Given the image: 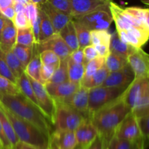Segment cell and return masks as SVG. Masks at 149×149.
<instances>
[{"mask_svg":"<svg viewBox=\"0 0 149 149\" xmlns=\"http://www.w3.org/2000/svg\"><path fill=\"white\" fill-rule=\"evenodd\" d=\"M130 112V110L124 101L122 95L89 116L98 135L103 138L106 148L115 136L121 122Z\"/></svg>","mask_w":149,"mask_h":149,"instance_id":"1","label":"cell"},{"mask_svg":"<svg viewBox=\"0 0 149 149\" xmlns=\"http://www.w3.org/2000/svg\"><path fill=\"white\" fill-rule=\"evenodd\" d=\"M0 104L17 117L36 126L49 137L53 132V125L42 111L21 93L0 95Z\"/></svg>","mask_w":149,"mask_h":149,"instance_id":"2","label":"cell"},{"mask_svg":"<svg viewBox=\"0 0 149 149\" xmlns=\"http://www.w3.org/2000/svg\"><path fill=\"white\" fill-rule=\"evenodd\" d=\"M123 100L136 117L149 113L148 79L135 78L122 94Z\"/></svg>","mask_w":149,"mask_h":149,"instance_id":"3","label":"cell"},{"mask_svg":"<svg viewBox=\"0 0 149 149\" xmlns=\"http://www.w3.org/2000/svg\"><path fill=\"white\" fill-rule=\"evenodd\" d=\"M7 117L11 122L19 141L44 149H48L49 137L30 122L17 117L1 104Z\"/></svg>","mask_w":149,"mask_h":149,"instance_id":"4","label":"cell"},{"mask_svg":"<svg viewBox=\"0 0 149 149\" xmlns=\"http://www.w3.org/2000/svg\"><path fill=\"white\" fill-rule=\"evenodd\" d=\"M86 118L87 117L68 103L55 101L53 124L55 130L75 131Z\"/></svg>","mask_w":149,"mask_h":149,"instance_id":"5","label":"cell"},{"mask_svg":"<svg viewBox=\"0 0 149 149\" xmlns=\"http://www.w3.org/2000/svg\"><path fill=\"white\" fill-rule=\"evenodd\" d=\"M126 88L97 86L89 89V116L120 97Z\"/></svg>","mask_w":149,"mask_h":149,"instance_id":"6","label":"cell"},{"mask_svg":"<svg viewBox=\"0 0 149 149\" xmlns=\"http://www.w3.org/2000/svg\"><path fill=\"white\" fill-rule=\"evenodd\" d=\"M72 20L79 23L90 31L108 30L112 22H113L109 7L75 16L73 17Z\"/></svg>","mask_w":149,"mask_h":149,"instance_id":"7","label":"cell"},{"mask_svg":"<svg viewBox=\"0 0 149 149\" xmlns=\"http://www.w3.org/2000/svg\"><path fill=\"white\" fill-rule=\"evenodd\" d=\"M28 77L34 91L39 108L53 125L55 113V101L49 95L43 84L31 78L29 76Z\"/></svg>","mask_w":149,"mask_h":149,"instance_id":"8","label":"cell"},{"mask_svg":"<svg viewBox=\"0 0 149 149\" xmlns=\"http://www.w3.org/2000/svg\"><path fill=\"white\" fill-rule=\"evenodd\" d=\"M127 62L132 68L135 78L148 79L149 56L141 48L135 47L127 56Z\"/></svg>","mask_w":149,"mask_h":149,"instance_id":"9","label":"cell"},{"mask_svg":"<svg viewBox=\"0 0 149 149\" xmlns=\"http://www.w3.org/2000/svg\"><path fill=\"white\" fill-rule=\"evenodd\" d=\"M114 137L118 139L130 141L143 140L138 127L137 118L134 113L130 111L125 116L123 121L121 122L118 129L116 130Z\"/></svg>","mask_w":149,"mask_h":149,"instance_id":"10","label":"cell"},{"mask_svg":"<svg viewBox=\"0 0 149 149\" xmlns=\"http://www.w3.org/2000/svg\"><path fill=\"white\" fill-rule=\"evenodd\" d=\"M36 47L39 52L43 50L52 51L58 55L61 61L68 58L71 52L63 39L56 33L44 41L36 43Z\"/></svg>","mask_w":149,"mask_h":149,"instance_id":"11","label":"cell"},{"mask_svg":"<svg viewBox=\"0 0 149 149\" xmlns=\"http://www.w3.org/2000/svg\"><path fill=\"white\" fill-rule=\"evenodd\" d=\"M135 79V74L129 64L119 71L110 72L102 84L106 87L127 88Z\"/></svg>","mask_w":149,"mask_h":149,"instance_id":"12","label":"cell"},{"mask_svg":"<svg viewBox=\"0 0 149 149\" xmlns=\"http://www.w3.org/2000/svg\"><path fill=\"white\" fill-rule=\"evenodd\" d=\"M80 85L66 81L61 83L47 82L45 84V87L55 101L63 102L72 95Z\"/></svg>","mask_w":149,"mask_h":149,"instance_id":"13","label":"cell"},{"mask_svg":"<svg viewBox=\"0 0 149 149\" xmlns=\"http://www.w3.org/2000/svg\"><path fill=\"white\" fill-rule=\"evenodd\" d=\"M38 6L49 19L56 33H58L73 18L71 15L65 14L52 7L47 1L38 4Z\"/></svg>","mask_w":149,"mask_h":149,"instance_id":"14","label":"cell"},{"mask_svg":"<svg viewBox=\"0 0 149 149\" xmlns=\"http://www.w3.org/2000/svg\"><path fill=\"white\" fill-rule=\"evenodd\" d=\"M72 16L81 15L100 8L109 7L112 0H69Z\"/></svg>","mask_w":149,"mask_h":149,"instance_id":"15","label":"cell"},{"mask_svg":"<svg viewBox=\"0 0 149 149\" xmlns=\"http://www.w3.org/2000/svg\"><path fill=\"white\" fill-rule=\"evenodd\" d=\"M63 102L69 104L80 113L84 114L86 117H89V89L87 87L81 84L72 95Z\"/></svg>","mask_w":149,"mask_h":149,"instance_id":"16","label":"cell"},{"mask_svg":"<svg viewBox=\"0 0 149 149\" xmlns=\"http://www.w3.org/2000/svg\"><path fill=\"white\" fill-rule=\"evenodd\" d=\"M77 143L88 146L96 138L98 132L95 127L92 123L90 118L87 117L74 131Z\"/></svg>","mask_w":149,"mask_h":149,"instance_id":"17","label":"cell"},{"mask_svg":"<svg viewBox=\"0 0 149 149\" xmlns=\"http://www.w3.org/2000/svg\"><path fill=\"white\" fill-rule=\"evenodd\" d=\"M0 58L5 61L17 79L25 72V68L17 59L10 47L0 43Z\"/></svg>","mask_w":149,"mask_h":149,"instance_id":"18","label":"cell"},{"mask_svg":"<svg viewBox=\"0 0 149 149\" xmlns=\"http://www.w3.org/2000/svg\"><path fill=\"white\" fill-rule=\"evenodd\" d=\"M50 136L55 140L60 149H73L77 144L74 131L55 130Z\"/></svg>","mask_w":149,"mask_h":149,"instance_id":"19","label":"cell"},{"mask_svg":"<svg viewBox=\"0 0 149 149\" xmlns=\"http://www.w3.org/2000/svg\"><path fill=\"white\" fill-rule=\"evenodd\" d=\"M42 61L39 56V52L36 47V44H33L32 46V55L30 61L25 68V72L29 77L33 79L36 81H39L42 84L40 77L41 68H42Z\"/></svg>","mask_w":149,"mask_h":149,"instance_id":"20","label":"cell"},{"mask_svg":"<svg viewBox=\"0 0 149 149\" xmlns=\"http://www.w3.org/2000/svg\"><path fill=\"white\" fill-rule=\"evenodd\" d=\"M135 48V47L131 46V45H127V44L122 42L116 31L111 33L110 44H109L110 52H114V53L121 55L124 58H127L128 55L131 53V52Z\"/></svg>","mask_w":149,"mask_h":149,"instance_id":"21","label":"cell"},{"mask_svg":"<svg viewBox=\"0 0 149 149\" xmlns=\"http://www.w3.org/2000/svg\"><path fill=\"white\" fill-rule=\"evenodd\" d=\"M58 33L68 45L71 52L79 47L75 27L72 20H70Z\"/></svg>","mask_w":149,"mask_h":149,"instance_id":"22","label":"cell"},{"mask_svg":"<svg viewBox=\"0 0 149 149\" xmlns=\"http://www.w3.org/2000/svg\"><path fill=\"white\" fill-rule=\"evenodd\" d=\"M16 84H17L19 90H20V93L22 95H23L26 98L29 99L35 106L39 108V103H38L37 99H36V95H35L33 87H32L31 84L30 82V80H29V77H28L26 72L23 73L22 75L17 79V83H16Z\"/></svg>","mask_w":149,"mask_h":149,"instance_id":"23","label":"cell"},{"mask_svg":"<svg viewBox=\"0 0 149 149\" xmlns=\"http://www.w3.org/2000/svg\"><path fill=\"white\" fill-rule=\"evenodd\" d=\"M67 71L68 81L77 84H81L84 77L85 66L84 64L77 63L69 57L67 60Z\"/></svg>","mask_w":149,"mask_h":149,"instance_id":"24","label":"cell"},{"mask_svg":"<svg viewBox=\"0 0 149 149\" xmlns=\"http://www.w3.org/2000/svg\"><path fill=\"white\" fill-rule=\"evenodd\" d=\"M16 36H17V29L15 26L13 22L5 18L4 27L1 31L0 43L1 45L13 47L16 42Z\"/></svg>","mask_w":149,"mask_h":149,"instance_id":"25","label":"cell"},{"mask_svg":"<svg viewBox=\"0 0 149 149\" xmlns=\"http://www.w3.org/2000/svg\"><path fill=\"white\" fill-rule=\"evenodd\" d=\"M109 73L110 72L104 64L100 69L97 70L91 77L87 79H83L81 84L88 89L102 85Z\"/></svg>","mask_w":149,"mask_h":149,"instance_id":"26","label":"cell"},{"mask_svg":"<svg viewBox=\"0 0 149 149\" xmlns=\"http://www.w3.org/2000/svg\"><path fill=\"white\" fill-rule=\"evenodd\" d=\"M0 120H1V127H2L4 135H5L6 138L10 143L11 147L13 148L15 146L16 144L19 142V140L17 138V135H16L15 132L11 122H10L8 118L7 117L6 114L4 113L1 106H0Z\"/></svg>","mask_w":149,"mask_h":149,"instance_id":"27","label":"cell"},{"mask_svg":"<svg viewBox=\"0 0 149 149\" xmlns=\"http://www.w3.org/2000/svg\"><path fill=\"white\" fill-rule=\"evenodd\" d=\"M128 64L127 59L114 52H109L105 58V65L109 72L119 71Z\"/></svg>","mask_w":149,"mask_h":149,"instance_id":"28","label":"cell"},{"mask_svg":"<svg viewBox=\"0 0 149 149\" xmlns=\"http://www.w3.org/2000/svg\"><path fill=\"white\" fill-rule=\"evenodd\" d=\"M39 7V6H38ZM39 14H40V31H39V42L50 37L55 33L52 23L47 16V15L42 11L39 7Z\"/></svg>","mask_w":149,"mask_h":149,"instance_id":"29","label":"cell"},{"mask_svg":"<svg viewBox=\"0 0 149 149\" xmlns=\"http://www.w3.org/2000/svg\"><path fill=\"white\" fill-rule=\"evenodd\" d=\"M13 52L17 59L20 61L22 65L26 68V65L30 61L32 55V47L24 46V45H19L15 43L12 47Z\"/></svg>","mask_w":149,"mask_h":149,"instance_id":"30","label":"cell"},{"mask_svg":"<svg viewBox=\"0 0 149 149\" xmlns=\"http://www.w3.org/2000/svg\"><path fill=\"white\" fill-rule=\"evenodd\" d=\"M73 20L74 27H75L76 33L78 39L79 46L80 48H84L88 45H91L90 42V31L80 24L76 20Z\"/></svg>","mask_w":149,"mask_h":149,"instance_id":"31","label":"cell"},{"mask_svg":"<svg viewBox=\"0 0 149 149\" xmlns=\"http://www.w3.org/2000/svg\"><path fill=\"white\" fill-rule=\"evenodd\" d=\"M113 149H144L145 141L143 140L137 141H126V140L118 139L113 137L111 141Z\"/></svg>","mask_w":149,"mask_h":149,"instance_id":"32","label":"cell"},{"mask_svg":"<svg viewBox=\"0 0 149 149\" xmlns=\"http://www.w3.org/2000/svg\"><path fill=\"white\" fill-rule=\"evenodd\" d=\"M127 13H129L132 17L138 20L144 27L149 29V10L148 8H141L138 7H130L125 8Z\"/></svg>","mask_w":149,"mask_h":149,"instance_id":"33","label":"cell"},{"mask_svg":"<svg viewBox=\"0 0 149 149\" xmlns=\"http://www.w3.org/2000/svg\"><path fill=\"white\" fill-rule=\"evenodd\" d=\"M15 43L24 45V46H33V44H35V40L31 27L17 29Z\"/></svg>","mask_w":149,"mask_h":149,"instance_id":"34","label":"cell"},{"mask_svg":"<svg viewBox=\"0 0 149 149\" xmlns=\"http://www.w3.org/2000/svg\"><path fill=\"white\" fill-rule=\"evenodd\" d=\"M67 60H68V58L61 61L59 65L55 68L52 77L48 82L61 83L68 81V71H67Z\"/></svg>","mask_w":149,"mask_h":149,"instance_id":"35","label":"cell"},{"mask_svg":"<svg viewBox=\"0 0 149 149\" xmlns=\"http://www.w3.org/2000/svg\"><path fill=\"white\" fill-rule=\"evenodd\" d=\"M111 36L108 30H93L90 31V42L93 46L98 45H109L110 44Z\"/></svg>","mask_w":149,"mask_h":149,"instance_id":"36","label":"cell"},{"mask_svg":"<svg viewBox=\"0 0 149 149\" xmlns=\"http://www.w3.org/2000/svg\"><path fill=\"white\" fill-rule=\"evenodd\" d=\"M20 93L17 84L12 82L8 79L0 76V95H17Z\"/></svg>","mask_w":149,"mask_h":149,"instance_id":"37","label":"cell"},{"mask_svg":"<svg viewBox=\"0 0 149 149\" xmlns=\"http://www.w3.org/2000/svg\"><path fill=\"white\" fill-rule=\"evenodd\" d=\"M105 64V58L98 56L85 64L84 79L89 78Z\"/></svg>","mask_w":149,"mask_h":149,"instance_id":"38","label":"cell"},{"mask_svg":"<svg viewBox=\"0 0 149 149\" xmlns=\"http://www.w3.org/2000/svg\"><path fill=\"white\" fill-rule=\"evenodd\" d=\"M40 60L44 65H53L55 68L58 66L61 60L58 55L50 50H43L39 52Z\"/></svg>","mask_w":149,"mask_h":149,"instance_id":"39","label":"cell"},{"mask_svg":"<svg viewBox=\"0 0 149 149\" xmlns=\"http://www.w3.org/2000/svg\"><path fill=\"white\" fill-rule=\"evenodd\" d=\"M136 118L140 132L146 142V141H148L149 137V113Z\"/></svg>","mask_w":149,"mask_h":149,"instance_id":"40","label":"cell"},{"mask_svg":"<svg viewBox=\"0 0 149 149\" xmlns=\"http://www.w3.org/2000/svg\"><path fill=\"white\" fill-rule=\"evenodd\" d=\"M47 1L57 10H60L65 14L72 16V9L69 0H47Z\"/></svg>","mask_w":149,"mask_h":149,"instance_id":"41","label":"cell"},{"mask_svg":"<svg viewBox=\"0 0 149 149\" xmlns=\"http://www.w3.org/2000/svg\"><path fill=\"white\" fill-rule=\"evenodd\" d=\"M24 13L30 22L31 26L35 23L39 15V7L37 4L33 2L29 3L25 6Z\"/></svg>","mask_w":149,"mask_h":149,"instance_id":"42","label":"cell"},{"mask_svg":"<svg viewBox=\"0 0 149 149\" xmlns=\"http://www.w3.org/2000/svg\"><path fill=\"white\" fill-rule=\"evenodd\" d=\"M13 22L17 29H26V28L31 27L30 22H29L27 17L25 15L24 11L16 13Z\"/></svg>","mask_w":149,"mask_h":149,"instance_id":"43","label":"cell"},{"mask_svg":"<svg viewBox=\"0 0 149 149\" xmlns=\"http://www.w3.org/2000/svg\"><path fill=\"white\" fill-rule=\"evenodd\" d=\"M0 76L8 79L10 81L15 83V84L17 83L16 77L14 75V74L11 71L8 65L6 63L5 61L1 58H0Z\"/></svg>","mask_w":149,"mask_h":149,"instance_id":"44","label":"cell"},{"mask_svg":"<svg viewBox=\"0 0 149 149\" xmlns=\"http://www.w3.org/2000/svg\"><path fill=\"white\" fill-rule=\"evenodd\" d=\"M55 68H56L55 66H53V65H44V64H42L40 71V77L42 81V84L44 85L49 81V79L52 77V74H53L54 71H55Z\"/></svg>","mask_w":149,"mask_h":149,"instance_id":"45","label":"cell"},{"mask_svg":"<svg viewBox=\"0 0 149 149\" xmlns=\"http://www.w3.org/2000/svg\"><path fill=\"white\" fill-rule=\"evenodd\" d=\"M83 52H84V65L89 61L99 56L95 47L92 45H90L83 48Z\"/></svg>","mask_w":149,"mask_h":149,"instance_id":"46","label":"cell"},{"mask_svg":"<svg viewBox=\"0 0 149 149\" xmlns=\"http://www.w3.org/2000/svg\"><path fill=\"white\" fill-rule=\"evenodd\" d=\"M69 58L77 63L84 64V56L82 48L79 47L78 49L71 52L69 55Z\"/></svg>","mask_w":149,"mask_h":149,"instance_id":"47","label":"cell"},{"mask_svg":"<svg viewBox=\"0 0 149 149\" xmlns=\"http://www.w3.org/2000/svg\"><path fill=\"white\" fill-rule=\"evenodd\" d=\"M87 149H106L103 138L97 135L93 142L87 146Z\"/></svg>","mask_w":149,"mask_h":149,"instance_id":"48","label":"cell"},{"mask_svg":"<svg viewBox=\"0 0 149 149\" xmlns=\"http://www.w3.org/2000/svg\"><path fill=\"white\" fill-rule=\"evenodd\" d=\"M1 14H2L3 17H5L6 19H8V20L13 21V20H14V17H15V14H16L13 6L7 7V8L4 9V10H1Z\"/></svg>","mask_w":149,"mask_h":149,"instance_id":"49","label":"cell"},{"mask_svg":"<svg viewBox=\"0 0 149 149\" xmlns=\"http://www.w3.org/2000/svg\"><path fill=\"white\" fill-rule=\"evenodd\" d=\"M95 48L96 51L98 53V55L100 57H103V58H106V57L107 56L108 54L109 53L110 50H109V45H98L94 46Z\"/></svg>","mask_w":149,"mask_h":149,"instance_id":"50","label":"cell"},{"mask_svg":"<svg viewBox=\"0 0 149 149\" xmlns=\"http://www.w3.org/2000/svg\"><path fill=\"white\" fill-rule=\"evenodd\" d=\"M13 149H44V148H39V147L34 146H32V145H30V144H28V143H26L19 141V142L16 144L15 146L13 148Z\"/></svg>","mask_w":149,"mask_h":149,"instance_id":"51","label":"cell"},{"mask_svg":"<svg viewBox=\"0 0 149 149\" xmlns=\"http://www.w3.org/2000/svg\"><path fill=\"white\" fill-rule=\"evenodd\" d=\"M0 141H1L3 147H11L10 143H9V141H7V139L6 138L5 135H4V132H3L1 120H0Z\"/></svg>","mask_w":149,"mask_h":149,"instance_id":"52","label":"cell"},{"mask_svg":"<svg viewBox=\"0 0 149 149\" xmlns=\"http://www.w3.org/2000/svg\"><path fill=\"white\" fill-rule=\"evenodd\" d=\"M14 4L13 0H0V10H2Z\"/></svg>","mask_w":149,"mask_h":149,"instance_id":"53","label":"cell"},{"mask_svg":"<svg viewBox=\"0 0 149 149\" xmlns=\"http://www.w3.org/2000/svg\"><path fill=\"white\" fill-rule=\"evenodd\" d=\"M25 4H21V3H14L13 4V7H14V10L15 11V13H20V12L24 11L25 9Z\"/></svg>","mask_w":149,"mask_h":149,"instance_id":"54","label":"cell"},{"mask_svg":"<svg viewBox=\"0 0 149 149\" xmlns=\"http://www.w3.org/2000/svg\"><path fill=\"white\" fill-rule=\"evenodd\" d=\"M48 149H60L58 144H57L56 142L55 141V140H54L51 136H49Z\"/></svg>","mask_w":149,"mask_h":149,"instance_id":"55","label":"cell"},{"mask_svg":"<svg viewBox=\"0 0 149 149\" xmlns=\"http://www.w3.org/2000/svg\"><path fill=\"white\" fill-rule=\"evenodd\" d=\"M4 21H5V17H0V40H1V31H2L3 27H4Z\"/></svg>","mask_w":149,"mask_h":149,"instance_id":"56","label":"cell"},{"mask_svg":"<svg viewBox=\"0 0 149 149\" xmlns=\"http://www.w3.org/2000/svg\"><path fill=\"white\" fill-rule=\"evenodd\" d=\"M13 1H14V3H21V4H25V5L29 4V3L32 2L31 0H13Z\"/></svg>","mask_w":149,"mask_h":149,"instance_id":"57","label":"cell"},{"mask_svg":"<svg viewBox=\"0 0 149 149\" xmlns=\"http://www.w3.org/2000/svg\"><path fill=\"white\" fill-rule=\"evenodd\" d=\"M87 146H82V145H80V144H77L75 147H74L73 149H87Z\"/></svg>","mask_w":149,"mask_h":149,"instance_id":"58","label":"cell"},{"mask_svg":"<svg viewBox=\"0 0 149 149\" xmlns=\"http://www.w3.org/2000/svg\"><path fill=\"white\" fill-rule=\"evenodd\" d=\"M31 1L33 3H34V4H37L38 5V4H42V3L45 2V1H46L47 0H31Z\"/></svg>","mask_w":149,"mask_h":149,"instance_id":"59","label":"cell"},{"mask_svg":"<svg viewBox=\"0 0 149 149\" xmlns=\"http://www.w3.org/2000/svg\"><path fill=\"white\" fill-rule=\"evenodd\" d=\"M106 149H113V146H112L111 143L110 142V143H109V146L107 147V148H106Z\"/></svg>","mask_w":149,"mask_h":149,"instance_id":"60","label":"cell"},{"mask_svg":"<svg viewBox=\"0 0 149 149\" xmlns=\"http://www.w3.org/2000/svg\"><path fill=\"white\" fill-rule=\"evenodd\" d=\"M2 149H13L12 147H2Z\"/></svg>","mask_w":149,"mask_h":149,"instance_id":"61","label":"cell"},{"mask_svg":"<svg viewBox=\"0 0 149 149\" xmlns=\"http://www.w3.org/2000/svg\"><path fill=\"white\" fill-rule=\"evenodd\" d=\"M2 144H1V141H0V149H2Z\"/></svg>","mask_w":149,"mask_h":149,"instance_id":"62","label":"cell"},{"mask_svg":"<svg viewBox=\"0 0 149 149\" xmlns=\"http://www.w3.org/2000/svg\"><path fill=\"white\" fill-rule=\"evenodd\" d=\"M0 17H3V16H2V14H1V10H0Z\"/></svg>","mask_w":149,"mask_h":149,"instance_id":"63","label":"cell"}]
</instances>
